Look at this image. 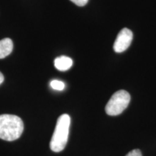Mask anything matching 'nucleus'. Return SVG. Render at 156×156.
Returning <instances> with one entry per match:
<instances>
[{
  "instance_id": "1",
  "label": "nucleus",
  "mask_w": 156,
  "mask_h": 156,
  "mask_svg": "<svg viewBox=\"0 0 156 156\" xmlns=\"http://www.w3.org/2000/svg\"><path fill=\"white\" fill-rule=\"evenodd\" d=\"M24 130L23 120L12 114L0 115V139L14 141L22 135Z\"/></svg>"
},
{
  "instance_id": "2",
  "label": "nucleus",
  "mask_w": 156,
  "mask_h": 156,
  "mask_svg": "<svg viewBox=\"0 0 156 156\" xmlns=\"http://www.w3.org/2000/svg\"><path fill=\"white\" fill-rule=\"evenodd\" d=\"M70 122L71 119L68 114H62L58 118L50 142V148L52 151L58 153L65 148L69 136Z\"/></svg>"
},
{
  "instance_id": "3",
  "label": "nucleus",
  "mask_w": 156,
  "mask_h": 156,
  "mask_svg": "<svg viewBox=\"0 0 156 156\" xmlns=\"http://www.w3.org/2000/svg\"><path fill=\"white\" fill-rule=\"evenodd\" d=\"M129 93L124 90H120L112 95L106 106V114L109 116H117L127 108L130 102Z\"/></svg>"
},
{
  "instance_id": "4",
  "label": "nucleus",
  "mask_w": 156,
  "mask_h": 156,
  "mask_svg": "<svg viewBox=\"0 0 156 156\" xmlns=\"http://www.w3.org/2000/svg\"><path fill=\"white\" fill-rule=\"evenodd\" d=\"M133 39V34L129 29L123 28L119 33L114 44V50L116 53H122L129 47Z\"/></svg>"
},
{
  "instance_id": "5",
  "label": "nucleus",
  "mask_w": 156,
  "mask_h": 156,
  "mask_svg": "<svg viewBox=\"0 0 156 156\" xmlns=\"http://www.w3.org/2000/svg\"><path fill=\"white\" fill-rule=\"evenodd\" d=\"M73 64V59L66 56H61L54 60V66L58 71L64 72L69 69Z\"/></svg>"
},
{
  "instance_id": "6",
  "label": "nucleus",
  "mask_w": 156,
  "mask_h": 156,
  "mask_svg": "<svg viewBox=\"0 0 156 156\" xmlns=\"http://www.w3.org/2000/svg\"><path fill=\"white\" fill-rule=\"evenodd\" d=\"M13 49L12 41L9 38L0 41V58H4L9 55Z\"/></svg>"
},
{
  "instance_id": "7",
  "label": "nucleus",
  "mask_w": 156,
  "mask_h": 156,
  "mask_svg": "<svg viewBox=\"0 0 156 156\" xmlns=\"http://www.w3.org/2000/svg\"><path fill=\"white\" fill-rule=\"evenodd\" d=\"M50 85L52 89L55 90H58V91L63 90L64 87H65V85H64L63 82L57 80H52L51 82Z\"/></svg>"
},
{
  "instance_id": "8",
  "label": "nucleus",
  "mask_w": 156,
  "mask_h": 156,
  "mask_svg": "<svg viewBox=\"0 0 156 156\" xmlns=\"http://www.w3.org/2000/svg\"><path fill=\"white\" fill-rule=\"evenodd\" d=\"M70 1L73 2L76 5L80 6V7H83L88 2V0H70Z\"/></svg>"
},
{
  "instance_id": "9",
  "label": "nucleus",
  "mask_w": 156,
  "mask_h": 156,
  "mask_svg": "<svg viewBox=\"0 0 156 156\" xmlns=\"http://www.w3.org/2000/svg\"><path fill=\"white\" fill-rule=\"evenodd\" d=\"M126 156H142V153L139 149H134L126 154Z\"/></svg>"
},
{
  "instance_id": "10",
  "label": "nucleus",
  "mask_w": 156,
  "mask_h": 156,
  "mask_svg": "<svg viewBox=\"0 0 156 156\" xmlns=\"http://www.w3.org/2000/svg\"><path fill=\"white\" fill-rule=\"evenodd\" d=\"M4 80H5V77H4V75H2V73L0 72V85L3 83Z\"/></svg>"
}]
</instances>
